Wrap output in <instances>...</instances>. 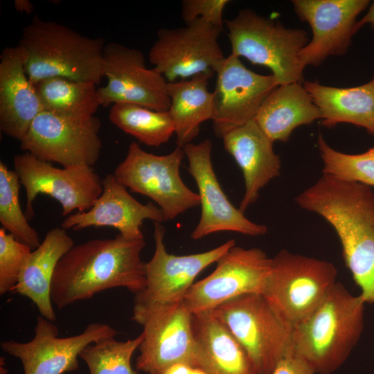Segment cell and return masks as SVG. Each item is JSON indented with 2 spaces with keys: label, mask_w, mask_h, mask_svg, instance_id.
<instances>
[{
  "label": "cell",
  "mask_w": 374,
  "mask_h": 374,
  "mask_svg": "<svg viewBox=\"0 0 374 374\" xmlns=\"http://www.w3.org/2000/svg\"><path fill=\"white\" fill-rule=\"evenodd\" d=\"M295 201L332 226L359 295L365 303L374 304V193L371 187L323 174Z\"/></svg>",
  "instance_id": "6da1fadb"
},
{
  "label": "cell",
  "mask_w": 374,
  "mask_h": 374,
  "mask_svg": "<svg viewBox=\"0 0 374 374\" xmlns=\"http://www.w3.org/2000/svg\"><path fill=\"white\" fill-rule=\"evenodd\" d=\"M145 245L144 239L129 240L120 233L114 238L73 245L55 269L51 288L53 304L61 310L116 287L139 293L145 285V263L141 258Z\"/></svg>",
  "instance_id": "7a4b0ae2"
},
{
  "label": "cell",
  "mask_w": 374,
  "mask_h": 374,
  "mask_svg": "<svg viewBox=\"0 0 374 374\" xmlns=\"http://www.w3.org/2000/svg\"><path fill=\"white\" fill-rule=\"evenodd\" d=\"M360 295L337 282L318 307L292 330V351L315 374H332L346 360L364 328Z\"/></svg>",
  "instance_id": "3957f363"
},
{
  "label": "cell",
  "mask_w": 374,
  "mask_h": 374,
  "mask_svg": "<svg viewBox=\"0 0 374 374\" xmlns=\"http://www.w3.org/2000/svg\"><path fill=\"white\" fill-rule=\"evenodd\" d=\"M33 84L63 77L99 84L103 76L104 39L82 35L66 26L35 15L17 45Z\"/></svg>",
  "instance_id": "277c9868"
},
{
  "label": "cell",
  "mask_w": 374,
  "mask_h": 374,
  "mask_svg": "<svg viewBox=\"0 0 374 374\" xmlns=\"http://www.w3.org/2000/svg\"><path fill=\"white\" fill-rule=\"evenodd\" d=\"M224 25L232 54L269 68L278 86L303 83L304 69L299 54L308 43L305 30L287 28L248 8L224 20Z\"/></svg>",
  "instance_id": "5b68a950"
},
{
  "label": "cell",
  "mask_w": 374,
  "mask_h": 374,
  "mask_svg": "<svg viewBox=\"0 0 374 374\" xmlns=\"http://www.w3.org/2000/svg\"><path fill=\"white\" fill-rule=\"evenodd\" d=\"M337 270L325 260L281 250L273 258L261 295L292 330L321 303L337 283Z\"/></svg>",
  "instance_id": "8992f818"
},
{
  "label": "cell",
  "mask_w": 374,
  "mask_h": 374,
  "mask_svg": "<svg viewBox=\"0 0 374 374\" xmlns=\"http://www.w3.org/2000/svg\"><path fill=\"white\" fill-rule=\"evenodd\" d=\"M244 350L255 374H271L292 351V330L260 294H247L212 310Z\"/></svg>",
  "instance_id": "52a82bcc"
},
{
  "label": "cell",
  "mask_w": 374,
  "mask_h": 374,
  "mask_svg": "<svg viewBox=\"0 0 374 374\" xmlns=\"http://www.w3.org/2000/svg\"><path fill=\"white\" fill-rule=\"evenodd\" d=\"M164 235L163 226L154 222L155 249L145 263V285L135 294L132 315L155 312L183 303L197 275L235 244L230 240L205 252L177 256L167 251Z\"/></svg>",
  "instance_id": "ba28073f"
},
{
  "label": "cell",
  "mask_w": 374,
  "mask_h": 374,
  "mask_svg": "<svg viewBox=\"0 0 374 374\" xmlns=\"http://www.w3.org/2000/svg\"><path fill=\"white\" fill-rule=\"evenodd\" d=\"M184 156L182 148L166 155L145 152L136 142L130 143L124 160L114 175L134 193L151 198L162 211L165 221L200 205L198 193L183 182L179 167Z\"/></svg>",
  "instance_id": "9c48e42d"
},
{
  "label": "cell",
  "mask_w": 374,
  "mask_h": 374,
  "mask_svg": "<svg viewBox=\"0 0 374 374\" xmlns=\"http://www.w3.org/2000/svg\"><path fill=\"white\" fill-rule=\"evenodd\" d=\"M222 30L202 18L184 27L161 28L150 62L168 82L199 74L211 78L225 58L217 41Z\"/></svg>",
  "instance_id": "30bf717a"
},
{
  "label": "cell",
  "mask_w": 374,
  "mask_h": 374,
  "mask_svg": "<svg viewBox=\"0 0 374 374\" xmlns=\"http://www.w3.org/2000/svg\"><path fill=\"white\" fill-rule=\"evenodd\" d=\"M100 127L95 116L71 118L42 111L20 141L21 149L63 167H92L102 150Z\"/></svg>",
  "instance_id": "8fae6325"
},
{
  "label": "cell",
  "mask_w": 374,
  "mask_h": 374,
  "mask_svg": "<svg viewBox=\"0 0 374 374\" xmlns=\"http://www.w3.org/2000/svg\"><path fill=\"white\" fill-rule=\"evenodd\" d=\"M13 166L26 190L28 220L34 216L33 203L39 194L55 199L62 214L68 216L75 210L90 209L103 192L102 180L92 167L59 168L27 152L15 156Z\"/></svg>",
  "instance_id": "7c38bea8"
},
{
  "label": "cell",
  "mask_w": 374,
  "mask_h": 374,
  "mask_svg": "<svg viewBox=\"0 0 374 374\" xmlns=\"http://www.w3.org/2000/svg\"><path fill=\"white\" fill-rule=\"evenodd\" d=\"M271 262L260 249L235 244L217 260L211 274L193 284L183 303L195 314L212 310L242 295L261 294Z\"/></svg>",
  "instance_id": "4fadbf2b"
},
{
  "label": "cell",
  "mask_w": 374,
  "mask_h": 374,
  "mask_svg": "<svg viewBox=\"0 0 374 374\" xmlns=\"http://www.w3.org/2000/svg\"><path fill=\"white\" fill-rule=\"evenodd\" d=\"M105 86L98 93L100 107L127 103L155 111H168V82L154 68L148 69L139 50L117 42L105 45L103 55Z\"/></svg>",
  "instance_id": "5bb4252c"
},
{
  "label": "cell",
  "mask_w": 374,
  "mask_h": 374,
  "mask_svg": "<svg viewBox=\"0 0 374 374\" xmlns=\"http://www.w3.org/2000/svg\"><path fill=\"white\" fill-rule=\"evenodd\" d=\"M33 338L27 342L5 341L0 344L5 353L18 358L24 374H63L78 370V357L88 345L118 332L108 324L91 323L77 335L59 337L57 326L37 316Z\"/></svg>",
  "instance_id": "9a60e30c"
},
{
  "label": "cell",
  "mask_w": 374,
  "mask_h": 374,
  "mask_svg": "<svg viewBox=\"0 0 374 374\" xmlns=\"http://www.w3.org/2000/svg\"><path fill=\"white\" fill-rule=\"evenodd\" d=\"M143 328L136 367L147 374H161L183 363L197 367L193 314L184 303L166 310L132 315Z\"/></svg>",
  "instance_id": "2e32d148"
},
{
  "label": "cell",
  "mask_w": 374,
  "mask_h": 374,
  "mask_svg": "<svg viewBox=\"0 0 374 374\" xmlns=\"http://www.w3.org/2000/svg\"><path fill=\"white\" fill-rule=\"evenodd\" d=\"M298 17L311 27L312 37L302 48L299 61L303 69L319 66L329 56L343 55L358 31L357 17L368 0H293Z\"/></svg>",
  "instance_id": "e0dca14e"
},
{
  "label": "cell",
  "mask_w": 374,
  "mask_h": 374,
  "mask_svg": "<svg viewBox=\"0 0 374 374\" xmlns=\"http://www.w3.org/2000/svg\"><path fill=\"white\" fill-rule=\"evenodd\" d=\"M213 91V130L217 136L255 119L262 104L278 86L271 75L247 69L240 57L231 53L216 70Z\"/></svg>",
  "instance_id": "ac0fdd59"
},
{
  "label": "cell",
  "mask_w": 374,
  "mask_h": 374,
  "mask_svg": "<svg viewBox=\"0 0 374 374\" xmlns=\"http://www.w3.org/2000/svg\"><path fill=\"white\" fill-rule=\"evenodd\" d=\"M188 160V172L194 178L200 198L201 217L192 232L193 240L221 231H233L251 236L264 235L266 226L254 223L229 200L217 179L211 162L212 143L206 139L183 148Z\"/></svg>",
  "instance_id": "d6986e66"
},
{
  "label": "cell",
  "mask_w": 374,
  "mask_h": 374,
  "mask_svg": "<svg viewBox=\"0 0 374 374\" xmlns=\"http://www.w3.org/2000/svg\"><path fill=\"white\" fill-rule=\"evenodd\" d=\"M103 192L92 207L85 212L68 215L61 223L64 229L78 231L94 226H110L129 240L144 239L141 226L145 220L165 221L160 208L152 202L143 204L134 199L114 174L102 179Z\"/></svg>",
  "instance_id": "ffe728a7"
},
{
  "label": "cell",
  "mask_w": 374,
  "mask_h": 374,
  "mask_svg": "<svg viewBox=\"0 0 374 374\" xmlns=\"http://www.w3.org/2000/svg\"><path fill=\"white\" fill-rule=\"evenodd\" d=\"M42 111L35 85L26 75L21 49L4 48L0 55V130L21 141Z\"/></svg>",
  "instance_id": "44dd1931"
},
{
  "label": "cell",
  "mask_w": 374,
  "mask_h": 374,
  "mask_svg": "<svg viewBox=\"0 0 374 374\" xmlns=\"http://www.w3.org/2000/svg\"><path fill=\"white\" fill-rule=\"evenodd\" d=\"M222 139L224 149L243 174L245 192L238 208L244 213L257 200L260 190L280 175V159L274 151V142L255 120L229 131Z\"/></svg>",
  "instance_id": "7402d4cb"
},
{
  "label": "cell",
  "mask_w": 374,
  "mask_h": 374,
  "mask_svg": "<svg viewBox=\"0 0 374 374\" xmlns=\"http://www.w3.org/2000/svg\"><path fill=\"white\" fill-rule=\"evenodd\" d=\"M197 367L207 374H255L240 343L212 310L193 314Z\"/></svg>",
  "instance_id": "603a6c76"
},
{
  "label": "cell",
  "mask_w": 374,
  "mask_h": 374,
  "mask_svg": "<svg viewBox=\"0 0 374 374\" xmlns=\"http://www.w3.org/2000/svg\"><path fill=\"white\" fill-rule=\"evenodd\" d=\"M74 245L66 229L55 227L47 232L40 245L32 251L10 292L33 301L41 316L56 320L51 296L53 276L60 258Z\"/></svg>",
  "instance_id": "cb8c5ba5"
},
{
  "label": "cell",
  "mask_w": 374,
  "mask_h": 374,
  "mask_svg": "<svg viewBox=\"0 0 374 374\" xmlns=\"http://www.w3.org/2000/svg\"><path fill=\"white\" fill-rule=\"evenodd\" d=\"M321 115L301 83L278 86L262 104L255 121L273 142H287L296 127L309 125Z\"/></svg>",
  "instance_id": "d4e9b609"
},
{
  "label": "cell",
  "mask_w": 374,
  "mask_h": 374,
  "mask_svg": "<svg viewBox=\"0 0 374 374\" xmlns=\"http://www.w3.org/2000/svg\"><path fill=\"white\" fill-rule=\"evenodd\" d=\"M321 115V125L332 127L340 123L362 127L374 135V76L366 84L346 88L304 81Z\"/></svg>",
  "instance_id": "484cf974"
},
{
  "label": "cell",
  "mask_w": 374,
  "mask_h": 374,
  "mask_svg": "<svg viewBox=\"0 0 374 374\" xmlns=\"http://www.w3.org/2000/svg\"><path fill=\"white\" fill-rule=\"evenodd\" d=\"M210 78L199 74L168 82V110L175 124L177 146L183 148L198 135L201 124L214 117V97L208 90Z\"/></svg>",
  "instance_id": "4316f807"
},
{
  "label": "cell",
  "mask_w": 374,
  "mask_h": 374,
  "mask_svg": "<svg viewBox=\"0 0 374 374\" xmlns=\"http://www.w3.org/2000/svg\"><path fill=\"white\" fill-rule=\"evenodd\" d=\"M43 111L71 118L95 116L100 107L97 84L52 77L34 84Z\"/></svg>",
  "instance_id": "83f0119b"
},
{
  "label": "cell",
  "mask_w": 374,
  "mask_h": 374,
  "mask_svg": "<svg viewBox=\"0 0 374 374\" xmlns=\"http://www.w3.org/2000/svg\"><path fill=\"white\" fill-rule=\"evenodd\" d=\"M109 118L118 128L148 146L159 147L175 134V124L168 111L120 103L112 106Z\"/></svg>",
  "instance_id": "f1b7e54d"
},
{
  "label": "cell",
  "mask_w": 374,
  "mask_h": 374,
  "mask_svg": "<svg viewBox=\"0 0 374 374\" xmlns=\"http://www.w3.org/2000/svg\"><path fill=\"white\" fill-rule=\"evenodd\" d=\"M21 183L15 170L0 162V222L1 227L32 249L41 242L36 230L28 222L19 202Z\"/></svg>",
  "instance_id": "f546056e"
},
{
  "label": "cell",
  "mask_w": 374,
  "mask_h": 374,
  "mask_svg": "<svg viewBox=\"0 0 374 374\" xmlns=\"http://www.w3.org/2000/svg\"><path fill=\"white\" fill-rule=\"evenodd\" d=\"M142 340V333L127 341L108 337L87 346L79 357L87 364L89 374H139L131 361Z\"/></svg>",
  "instance_id": "4dcf8cb0"
},
{
  "label": "cell",
  "mask_w": 374,
  "mask_h": 374,
  "mask_svg": "<svg viewBox=\"0 0 374 374\" xmlns=\"http://www.w3.org/2000/svg\"><path fill=\"white\" fill-rule=\"evenodd\" d=\"M318 148L323 163V174L374 186V146L359 154H346L330 147L321 133Z\"/></svg>",
  "instance_id": "1f68e13d"
},
{
  "label": "cell",
  "mask_w": 374,
  "mask_h": 374,
  "mask_svg": "<svg viewBox=\"0 0 374 374\" xmlns=\"http://www.w3.org/2000/svg\"><path fill=\"white\" fill-rule=\"evenodd\" d=\"M32 249L0 228V294L10 292L18 283Z\"/></svg>",
  "instance_id": "d6a6232c"
},
{
  "label": "cell",
  "mask_w": 374,
  "mask_h": 374,
  "mask_svg": "<svg viewBox=\"0 0 374 374\" xmlns=\"http://www.w3.org/2000/svg\"><path fill=\"white\" fill-rule=\"evenodd\" d=\"M229 2V0H184L181 15L186 24L202 18L223 30V11Z\"/></svg>",
  "instance_id": "836d02e7"
},
{
  "label": "cell",
  "mask_w": 374,
  "mask_h": 374,
  "mask_svg": "<svg viewBox=\"0 0 374 374\" xmlns=\"http://www.w3.org/2000/svg\"><path fill=\"white\" fill-rule=\"evenodd\" d=\"M271 374H315V373L303 359L291 353L279 361Z\"/></svg>",
  "instance_id": "e575fe53"
},
{
  "label": "cell",
  "mask_w": 374,
  "mask_h": 374,
  "mask_svg": "<svg viewBox=\"0 0 374 374\" xmlns=\"http://www.w3.org/2000/svg\"><path fill=\"white\" fill-rule=\"evenodd\" d=\"M192 368L188 364L178 363L168 367L161 374H190Z\"/></svg>",
  "instance_id": "d590c367"
},
{
  "label": "cell",
  "mask_w": 374,
  "mask_h": 374,
  "mask_svg": "<svg viewBox=\"0 0 374 374\" xmlns=\"http://www.w3.org/2000/svg\"><path fill=\"white\" fill-rule=\"evenodd\" d=\"M365 24H370L374 28V1L366 14L359 21H357V28L358 30Z\"/></svg>",
  "instance_id": "8d00e7d4"
},
{
  "label": "cell",
  "mask_w": 374,
  "mask_h": 374,
  "mask_svg": "<svg viewBox=\"0 0 374 374\" xmlns=\"http://www.w3.org/2000/svg\"><path fill=\"white\" fill-rule=\"evenodd\" d=\"M14 4L15 9L19 12L30 13L33 10V6L27 0H15Z\"/></svg>",
  "instance_id": "74e56055"
},
{
  "label": "cell",
  "mask_w": 374,
  "mask_h": 374,
  "mask_svg": "<svg viewBox=\"0 0 374 374\" xmlns=\"http://www.w3.org/2000/svg\"><path fill=\"white\" fill-rule=\"evenodd\" d=\"M190 374H207L205 371L199 368H193Z\"/></svg>",
  "instance_id": "f35d334b"
}]
</instances>
